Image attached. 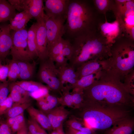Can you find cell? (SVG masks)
<instances>
[{
	"label": "cell",
	"mask_w": 134,
	"mask_h": 134,
	"mask_svg": "<svg viewBox=\"0 0 134 134\" xmlns=\"http://www.w3.org/2000/svg\"><path fill=\"white\" fill-rule=\"evenodd\" d=\"M118 27V24L116 23H106L101 26V29L104 33L108 34L117 30Z\"/></svg>",
	"instance_id": "cell-37"
},
{
	"label": "cell",
	"mask_w": 134,
	"mask_h": 134,
	"mask_svg": "<svg viewBox=\"0 0 134 134\" xmlns=\"http://www.w3.org/2000/svg\"><path fill=\"white\" fill-rule=\"evenodd\" d=\"M30 134L28 132V131H27L26 133V134Z\"/></svg>",
	"instance_id": "cell-55"
},
{
	"label": "cell",
	"mask_w": 134,
	"mask_h": 134,
	"mask_svg": "<svg viewBox=\"0 0 134 134\" xmlns=\"http://www.w3.org/2000/svg\"><path fill=\"white\" fill-rule=\"evenodd\" d=\"M104 70L81 78L74 85H70L71 89H72V90H83L95 82L99 78Z\"/></svg>",
	"instance_id": "cell-18"
},
{
	"label": "cell",
	"mask_w": 134,
	"mask_h": 134,
	"mask_svg": "<svg viewBox=\"0 0 134 134\" xmlns=\"http://www.w3.org/2000/svg\"><path fill=\"white\" fill-rule=\"evenodd\" d=\"M134 130V119L130 116L116 122L103 134H131Z\"/></svg>",
	"instance_id": "cell-14"
},
{
	"label": "cell",
	"mask_w": 134,
	"mask_h": 134,
	"mask_svg": "<svg viewBox=\"0 0 134 134\" xmlns=\"http://www.w3.org/2000/svg\"><path fill=\"white\" fill-rule=\"evenodd\" d=\"M50 134H64L63 129L54 130Z\"/></svg>",
	"instance_id": "cell-51"
},
{
	"label": "cell",
	"mask_w": 134,
	"mask_h": 134,
	"mask_svg": "<svg viewBox=\"0 0 134 134\" xmlns=\"http://www.w3.org/2000/svg\"><path fill=\"white\" fill-rule=\"evenodd\" d=\"M9 95L11 97L13 103L19 104L30 102V98H26L15 90L9 91Z\"/></svg>",
	"instance_id": "cell-29"
},
{
	"label": "cell",
	"mask_w": 134,
	"mask_h": 134,
	"mask_svg": "<svg viewBox=\"0 0 134 134\" xmlns=\"http://www.w3.org/2000/svg\"><path fill=\"white\" fill-rule=\"evenodd\" d=\"M7 65L8 68V73L17 75L19 77L20 70L18 66L16 61L11 60Z\"/></svg>",
	"instance_id": "cell-39"
},
{
	"label": "cell",
	"mask_w": 134,
	"mask_h": 134,
	"mask_svg": "<svg viewBox=\"0 0 134 134\" xmlns=\"http://www.w3.org/2000/svg\"><path fill=\"white\" fill-rule=\"evenodd\" d=\"M9 91L15 90L22 95L25 97L30 98L29 92L24 90L20 86L16 84L14 82L9 84Z\"/></svg>",
	"instance_id": "cell-40"
},
{
	"label": "cell",
	"mask_w": 134,
	"mask_h": 134,
	"mask_svg": "<svg viewBox=\"0 0 134 134\" xmlns=\"http://www.w3.org/2000/svg\"><path fill=\"white\" fill-rule=\"evenodd\" d=\"M121 80L112 69L104 70L95 82L83 90V102L131 109L134 106V96Z\"/></svg>",
	"instance_id": "cell-1"
},
{
	"label": "cell",
	"mask_w": 134,
	"mask_h": 134,
	"mask_svg": "<svg viewBox=\"0 0 134 134\" xmlns=\"http://www.w3.org/2000/svg\"><path fill=\"white\" fill-rule=\"evenodd\" d=\"M45 98L50 111L57 107L59 103V98L49 93L46 96Z\"/></svg>",
	"instance_id": "cell-35"
},
{
	"label": "cell",
	"mask_w": 134,
	"mask_h": 134,
	"mask_svg": "<svg viewBox=\"0 0 134 134\" xmlns=\"http://www.w3.org/2000/svg\"><path fill=\"white\" fill-rule=\"evenodd\" d=\"M66 134H70L69 133H66Z\"/></svg>",
	"instance_id": "cell-56"
},
{
	"label": "cell",
	"mask_w": 134,
	"mask_h": 134,
	"mask_svg": "<svg viewBox=\"0 0 134 134\" xmlns=\"http://www.w3.org/2000/svg\"><path fill=\"white\" fill-rule=\"evenodd\" d=\"M127 17L126 22L130 25H133L134 24V15H131L128 16Z\"/></svg>",
	"instance_id": "cell-49"
},
{
	"label": "cell",
	"mask_w": 134,
	"mask_h": 134,
	"mask_svg": "<svg viewBox=\"0 0 134 134\" xmlns=\"http://www.w3.org/2000/svg\"><path fill=\"white\" fill-rule=\"evenodd\" d=\"M27 43L29 56L31 60L38 57L36 40V25L33 23L28 30Z\"/></svg>",
	"instance_id": "cell-20"
},
{
	"label": "cell",
	"mask_w": 134,
	"mask_h": 134,
	"mask_svg": "<svg viewBox=\"0 0 134 134\" xmlns=\"http://www.w3.org/2000/svg\"><path fill=\"white\" fill-rule=\"evenodd\" d=\"M67 59L61 53L54 59L53 61L55 63V66L57 69L66 66L68 64Z\"/></svg>",
	"instance_id": "cell-36"
},
{
	"label": "cell",
	"mask_w": 134,
	"mask_h": 134,
	"mask_svg": "<svg viewBox=\"0 0 134 134\" xmlns=\"http://www.w3.org/2000/svg\"><path fill=\"white\" fill-rule=\"evenodd\" d=\"M61 53L69 61L70 65L72 62V56L73 53V48L71 44L69 41L64 47Z\"/></svg>",
	"instance_id": "cell-32"
},
{
	"label": "cell",
	"mask_w": 134,
	"mask_h": 134,
	"mask_svg": "<svg viewBox=\"0 0 134 134\" xmlns=\"http://www.w3.org/2000/svg\"><path fill=\"white\" fill-rule=\"evenodd\" d=\"M26 126L25 124L16 122L12 125L10 127L12 132L15 133L17 132Z\"/></svg>",
	"instance_id": "cell-45"
},
{
	"label": "cell",
	"mask_w": 134,
	"mask_h": 134,
	"mask_svg": "<svg viewBox=\"0 0 134 134\" xmlns=\"http://www.w3.org/2000/svg\"><path fill=\"white\" fill-rule=\"evenodd\" d=\"M8 72V68L7 65L0 66V81L4 82L6 81Z\"/></svg>",
	"instance_id": "cell-43"
},
{
	"label": "cell",
	"mask_w": 134,
	"mask_h": 134,
	"mask_svg": "<svg viewBox=\"0 0 134 134\" xmlns=\"http://www.w3.org/2000/svg\"><path fill=\"white\" fill-rule=\"evenodd\" d=\"M96 2L98 7L101 10L104 9L107 5V1L106 0H97Z\"/></svg>",
	"instance_id": "cell-47"
},
{
	"label": "cell",
	"mask_w": 134,
	"mask_h": 134,
	"mask_svg": "<svg viewBox=\"0 0 134 134\" xmlns=\"http://www.w3.org/2000/svg\"><path fill=\"white\" fill-rule=\"evenodd\" d=\"M70 89V86L64 87L61 97L59 98V101L62 106L73 108L72 95L69 92Z\"/></svg>",
	"instance_id": "cell-25"
},
{
	"label": "cell",
	"mask_w": 134,
	"mask_h": 134,
	"mask_svg": "<svg viewBox=\"0 0 134 134\" xmlns=\"http://www.w3.org/2000/svg\"><path fill=\"white\" fill-rule=\"evenodd\" d=\"M131 47H116L108 59V68L118 73L122 80L134 71V51Z\"/></svg>",
	"instance_id": "cell-5"
},
{
	"label": "cell",
	"mask_w": 134,
	"mask_h": 134,
	"mask_svg": "<svg viewBox=\"0 0 134 134\" xmlns=\"http://www.w3.org/2000/svg\"><path fill=\"white\" fill-rule=\"evenodd\" d=\"M108 68V59L86 62L76 69L79 79L85 76Z\"/></svg>",
	"instance_id": "cell-13"
},
{
	"label": "cell",
	"mask_w": 134,
	"mask_h": 134,
	"mask_svg": "<svg viewBox=\"0 0 134 134\" xmlns=\"http://www.w3.org/2000/svg\"><path fill=\"white\" fill-rule=\"evenodd\" d=\"M0 61H1V60H0V66L1 65L0 64Z\"/></svg>",
	"instance_id": "cell-57"
},
{
	"label": "cell",
	"mask_w": 134,
	"mask_h": 134,
	"mask_svg": "<svg viewBox=\"0 0 134 134\" xmlns=\"http://www.w3.org/2000/svg\"><path fill=\"white\" fill-rule=\"evenodd\" d=\"M28 131L26 126L17 132L16 134H25Z\"/></svg>",
	"instance_id": "cell-52"
},
{
	"label": "cell",
	"mask_w": 134,
	"mask_h": 134,
	"mask_svg": "<svg viewBox=\"0 0 134 134\" xmlns=\"http://www.w3.org/2000/svg\"><path fill=\"white\" fill-rule=\"evenodd\" d=\"M14 82L29 93L34 92L47 87L40 82L31 80L16 81Z\"/></svg>",
	"instance_id": "cell-22"
},
{
	"label": "cell",
	"mask_w": 134,
	"mask_h": 134,
	"mask_svg": "<svg viewBox=\"0 0 134 134\" xmlns=\"http://www.w3.org/2000/svg\"><path fill=\"white\" fill-rule=\"evenodd\" d=\"M134 27H133V29H132V34H133V37L134 38Z\"/></svg>",
	"instance_id": "cell-53"
},
{
	"label": "cell",
	"mask_w": 134,
	"mask_h": 134,
	"mask_svg": "<svg viewBox=\"0 0 134 134\" xmlns=\"http://www.w3.org/2000/svg\"><path fill=\"white\" fill-rule=\"evenodd\" d=\"M72 66L75 69L89 61H102L108 58L105 56V49L102 43L97 39H89L84 35L74 38Z\"/></svg>",
	"instance_id": "cell-3"
},
{
	"label": "cell",
	"mask_w": 134,
	"mask_h": 134,
	"mask_svg": "<svg viewBox=\"0 0 134 134\" xmlns=\"http://www.w3.org/2000/svg\"><path fill=\"white\" fill-rule=\"evenodd\" d=\"M27 110L31 118L35 120L44 129L49 131L53 130L48 118L44 113L32 106Z\"/></svg>",
	"instance_id": "cell-17"
},
{
	"label": "cell",
	"mask_w": 134,
	"mask_h": 134,
	"mask_svg": "<svg viewBox=\"0 0 134 134\" xmlns=\"http://www.w3.org/2000/svg\"><path fill=\"white\" fill-rule=\"evenodd\" d=\"M69 132L70 134H87L80 131L69 128Z\"/></svg>",
	"instance_id": "cell-50"
},
{
	"label": "cell",
	"mask_w": 134,
	"mask_h": 134,
	"mask_svg": "<svg viewBox=\"0 0 134 134\" xmlns=\"http://www.w3.org/2000/svg\"><path fill=\"white\" fill-rule=\"evenodd\" d=\"M49 89L48 87L40 89L35 92L29 93L30 97L36 100L44 98L49 93Z\"/></svg>",
	"instance_id": "cell-34"
},
{
	"label": "cell",
	"mask_w": 134,
	"mask_h": 134,
	"mask_svg": "<svg viewBox=\"0 0 134 134\" xmlns=\"http://www.w3.org/2000/svg\"><path fill=\"white\" fill-rule=\"evenodd\" d=\"M31 106L30 102L23 104L13 103L11 107L4 114L7 118L13 117L24 113V111Z\"/></svg>",
	"instance_id": "cell-23"
},
{
	"label": "cell",
	"mask_w": 134,
	"mask_h": 134,
	"mask_svg": "<svg viewBox=\"0 0 134 134\" xmlns=\"http://www.w3.org/2000/svg\"><path fill=\"white\" fill-rule=\"evenodd\" d=\"M118 1H119L120 2H124L125 1H129L130 0H118Z\"/></svg>",
	"instance_id": "cell-54"
},
{
	"label": "cell",
	"mask_w": 134,
	"mask_h": 134,
	"mask_svg": "<svg viewBox=\"0 0 134 134\" xmlns=\"http://www.w3.org/2000/svg\"><path fill=\"white\" fill-rule=\"evenodd\" d=\"M5 121L10 127L16 122L25 124L24 113H23L15 117L7 118Z\"/></svg>",
	"instance_id": "cell-38"
},
{
	"label": "cell",
	"mask_w": 134,
	"mask_h": 134,
	"mask_svg": "<svg viewBox=\"0 0 134 134\" xmlns=\"http://www.w3.org/2000/svg\"><path fill=\"white\" fill-rule=\"evenodd\" d=\"M80 131L87 134H97L94 130L85 127H83Z\"/></svg>",
	"instance_id": "cell-48"
},
{
	"label": "cell",
	"mask_w": 134,
	"mask_h": 134,
	"mask_svg": "<svg viewBox=\"0 0 134 134\" xmlns=\"http://www.w3.org/2000/svg\"><path fill=\"white\" fill-rule=\"evenodd\" d=\"M10 126L6 121L0 119V134H11Z\"/></svg>",
	"instance_id": "cell-42"
},
{
	"label": "cell",
	"mask_w": 134,
	"mask_h": 134,
	"mask_svg": "<svg viewBox=\"0 0 134 134\" xmlns=\"http://www.w3.org/2000/svg\"><path fill=\"white\" fill-rule=\"evenodd\" d=\"M9 24L5 22L0 23V60L5 59L10 53L12 45V39Z\"/></svg>",
	"instance_id": "cell-12"
},
{
	"label": "cell",
	"mask_w": 134,
	"mask_h": 134,
	"mask_svg": "<svg viewBox=\"0 0 134 134\" xmlns=\"http://www.w3.org/2000/svg\"><path fill=\"white\" fill-rule=\"evenodd\" d=\"M130 1L126 3L127 10L125 13L126 17L130 15L134 14V4L133 1Z\"/></svg>",
	"instance_id": "cell-44"
},
{
	"label": "cell",
	"mask_w": 134,
	"mask_h": 134,
	"mask_svg": "<svg viewBox=\"0 0 134 134\" xmlns=\"http://www.w3.org/2000/svg\"><path fill=\"white\" fill-rule=\"evenodd\" d=\"M44 21L46 29L48 54L51 48L64 35V23L50 18L45 14Z\"/></svg>",
	"instance_id": "cell-10"
},
{
	"label": "cell",
	"mask_w": 134,
	"mask_h": 134,
	"mask_svg": "<svg viewBox=\"0 0 134 134\" xmlns=\"http://www.w3.org/2000/svg\"><path fill=\"white\" fill-rule=\"evenodd\" d=\"M29 133L30 134H48L39 124L31 118L28 120Z\"/></svg>",
	"instance_id": "cell-27"
},
{
	"label": "cell",
	"mask_w": 134,
	"mask_h": 134,
	"mask_svg": "<svg viewBox=\"0 0 134 134\" xmlns=\"http://www.w3.org/2000/svg\"><path fill=\"white\" fill-rule=\"evenodd\" d=\"M9 92L8 81L0 82V103L8 97Z\"/></svg>",
	"instance_id": "cell-33"
},
{
	"label": "cell",
	"mask_w": 134,
	"mask_h": 134,
	"mask_svg": "<svg viewBox=\"0 0 134 134\" xmlns=\"http://www.w3.org/2000/svg\"><path fill=\"white\" fill-rule=\"evenodd\" d=\"M69 40H65L62 37L60 39L49 51L48 58L53 61L55 57L61 53Z\"/></svg>",
	"instance_id": "cell-24"
},
{
	"label": "cell",
	"mask_w": 134,
	"mask_h": 134,
	"mask_svg": "<svg viewBox=\"0 0 134 134\" xmlns=\"http://www.w3.org/2000/svg\"><path fill=\"white\" fill-rule=\"evenodd\" d=\"M29 14H30L29 13L26 11H24L19 13H16L13 18L11 20L15 21H18Z\"/></svg>",
	"instance_id": "cell-46"
},
{
	"label": "cell",
	"mask_w": 134,
	"mask_h": 134,
	"mask_svg": "<svg viewBox=\"0 0 134 134\" xmlns=\"http://www.w3.org/2000/svg\"><path fill=\"white\" fill-rule=\"evenodd\" d=\"M19 67L20 72L18 78L26 80L31 79L33 77L35 69V63L29 62L15 61Z\"/></svg>",
	"instance_id": "cell-19"
},
{
	"label": "cell",
	"mask_w": 134,
	"mask_h": 134,
	"mask_svg": "<svg viewBox=\"0 0 134 134\" xmlns=\"http://www.w3.org/2000/svg\"><path fill=\"white\" fill-rule=\"evenodd\" d=\"M32 18L31 15L29 14L18 21L10 20L9 24L10 30L17 31L25 28L28 23Z\"/></svg>",
	"instance_id": "cell-26"
},
{
	"label": "cell",
	"mask_w": 134,
	"mask_h": 134,
	"mask_svg": "<svg viewBox=\"0 0 134 134\" xmlns=\"http://www.w3.org/2000/svg\"><path fill=\"white\" fill-rule=\"evenodd\" d=\"M13 103V101L9 95L5 100L0 103V117L6 113Z\"/></svg>",
	"instance_id": "cell-30"
},
{
	"label": "cell",
	"mask_w": 134,
	"mask_h": 134,
	"mask_svg": "<svg viewBox=\"0 0 134 134\" xmlns=\"http://www.w3.org/2000/svg\"><path fill=\"white\" fill-rule=\"evenodd\" d=\"M15 9L6 0H0V23L9 21L16 14Z\"/></svg>",
	"instance_id": "cell-21"
},
{
	"label": "cell",
	"mask_w": 134,
	"mask_h": 134,
	"mask_svg": "<svg viewBox=\"0 0 134 134\" xmlns=\"http://www.w3.org/2000/svg\"><path fill=\"white\" fill-rule=\"evenodd\" d=\"M11 33L12 45L9 53L12 60L29 62L30 59L27 43L28 30L25 28Z\"/></svg>",
	"instance_id": "cell-7"
},
{
	"label": "cell",
	"mask_w": 134,
	"mask_h": 134,
	"mask_svg": "<svg viewBox=\"0 0 134 134\" xmlns=\"http://www.w3.org/2000/svg\"><path fill=\"white\" fill-rule=\"evenodd\" d=\"M16 10L28 12L37 22L44 19V1L42 0H8Z\"/></svg>",
	"instance_id": "cell-8"
},
{
	"label": "cell",
	"mask_w": 134,
	"mask_h": 134,
	"mask_svg": "<svg viewBox=\"0 0 134 134\" xmlns=\"http://www.w3.org/2000/svg\"><path fill=\"white\" fill-rule=\"evenodd\" d=\"M84 127L95 130H106L119 121L131 116V109L83 102L79 109Z\"/></svg>",
	"instance_id": "cell-2"
},
{
	"label": "cell",
	"mask_w": 134,
	"mask_h": 134,
	"mask_svg": "<svg viewBox=\"0 0 134 134\" xmlns=\"http://www.w3.org/2000/svg\"><path fill=\"white\" fill-rule=\"evenodd\" d=\"M69 0H45L44 11L48 17L64 23Z\"/></svg>",
	"instance_id": "cell-9"
},
{
	"label": "cell",
	"mask_w": 134,
	"mask_h": 134,
	"mask_svg": "<svg viewBox=\"0 0 134 134\" xmlns=\"http://www.w3.org/2000/svg\"><path fill=\"white\" fill-rule=\"evenodd\" d=\"M67 123L69 128L79 131L83 127L81 122L75 119H69Z\"/></svg>",
	"instance_id": "cell-41"
},
{
	"label": "cell",
	"mask_w": 134,
	"mask_h": 134,
	"mask_svg": "<svg viewBox=\"0 0 134 134\" xmlns=\"http://www.w3.org/2000/svg\"><path fill=\"white\" fill-rule=\"evenodd\" d=\"M75 68L68 65L67 66L57 69V76L64 84L68 82L70 85L76 83L79 79Z\"/></svg>",
	"instance_id": "cell-16"
},
{
	"label": "cell",
	"mask_w": 134,
	"mask_h": 134,
	"mask_svg": "<svg viewBox=\"0 0 134 134\" xmlns=\"http://www.w3.org/2000/svg\"><path fill=\"white\" fill-rule=\"evenodd\" d=\"M54 63L49 58L40 61L37 77L41 82L47 85L49 89L62 95L65 86L58 77L57 68Z\"/></svg>",
	"instance_id": "cell-6"
},
{
	"label": "cell",
	"mask_w": 134,
	"mask_h": 134,
	"mask_svg": "<svg viewBox=\"0 0 134 134\" xmlns=\"http://www.w3.org/2000/svg\"><path fill=\"white\" fill-rule=\"evenodd\" d=\"M134 71L125 78L124 83L129 92L134 96Z\"/></svg>",
	"instance_id": "cell-31"
},
{
	"label": "cell",
	"mask_w": 134,
	"mask_h": 134,
	"mask_svg": "<svg viewBox=\"0 0 134 134\" xmlns=\"http://www.w3.org/2000/svg\"><path fill=\"white\" fill-rule=\"evenodd\" d=\"M36 40L38 57L40 61L48 58L46 29L44 19L36 22Z\"/></svg>",
	"instance_id": "cell-11"
},
{
	"label": "cell",
	"mask_w": 134,
	"mask_h": 134,
	"mask_svg": "<svg viewBox=\"0 0 134 134\" xmlns=\"http://www.w3.org/2000/svg\"><path fill=\"white\" fill-rule=\"evenodd\" d=\"M73 108L79 109L83 103V90H73L71 93Z\"/></svg>",
	"instance_id": "cell-28"
},
{
	"label": "cell",
	"mask_w": 134,
	"mask_h": 134,
	"mask_svg": "<svg viewBox=\"0 0 134 134\" xmlns=\"http://www.w3.org/2000/svg\"><path fill=\"white\" fill-rule=\"evenodd\" d=\"M69 112L62 106H57L46 114L53 130L63 129V122L67 117Z\"/></svg>",
	"instance_id": "cell-15"
},
{
	"label": "cell",
	"mask_w": 134,
	"mask_h": 134,
	"mask_svg": "<svg viewBox=\"0 0 134 134\" xmlns=\"http://www.w3.org/2000/svg\"><path fill=\"white\" fill-rule=\"evenodd\" d=\"M85 4L77 0H69L64 35L71 39L82 35L88 22V12Z\"/></svg>",
	"instance_id": "cell-4"
}]
</instances>
